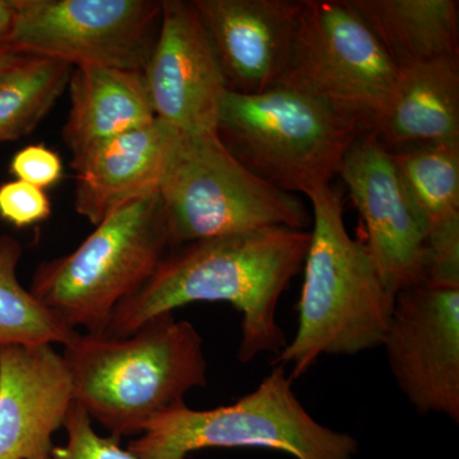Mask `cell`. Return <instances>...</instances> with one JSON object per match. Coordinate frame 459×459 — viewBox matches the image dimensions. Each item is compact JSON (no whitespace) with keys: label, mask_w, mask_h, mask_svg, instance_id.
Segmentation results:
<instances>
[{"label":"cell","mask_w":459,"mask_h":459,"mask_svg":"<svg viewBox=\"0 0 459 459\" xmlns=\"http://www.w3.org/2000/svg\"><path fill=\"white\" fill-rule=\"evenodd\" d=\"M74 403L71 374L53 346L0 347V459H50Z\"/></svg>","instance_id":"5bb4252c"},{"label":"cell","mask_w":459,"mask_h":459,"mask_svg":"<svg viewBox=\"0 0 459 459\" xmlns=\"http://www.w3.org/2000/svg\"><path fill=\"white\" fill-rule=\"evenodd\" d=\"M17 0H0V39L4 38L13 25Z\"/></svg>","instance_id":"d4e9b609"},{"label":"cell","mask_w":459,"mask_h":459,"mask_svg":"<svg viewBox=\"0 0 459 459\" xmlns=\"http://www.w3.org/2000/svg\"><path fill=\"white\" fill-rule=\"evenodd\" d=\"M51 204L44 189L25 181L13 180L0 186V219L27 228L49 219Z\"/></svg>","instance_id":"603a6c76"},{"label":"cell","mask_w":459,"mask_h":459,"mask_svg":"<svg viewBox=\"0 0 459 459\" xmlns=\"http://www.w3.org/2000/svg\"><path fill=\"white\" fill-rule=\"evenodd\" d=\"M21 256L22 247L16 238L0 237V347L65 346L80 332L68 327L21 285L17 277Z\"/></svg>","instance_id":"44dd1931"},{"label":"cell","mask_w":459,"mask_h":459,"mask_svg":"<svg viewBox=\"0 0 459 459\" xmlns=\"http://www.w3.org/2000/svg\"><path fill=\"white\" fill-rule=\"evenodd\" d=\"M169 247L157 192L115 211L74 252L42 262L30 291L68 327L104 334L115 309L151 279Z\"/></svg>","instance_id":"5b68a950"},{"label":"cell","mask_w":459,"mask_h":459,"mask_svg":"<svg viewBox=\"0 0 459 459\" xmlns=\"http://www.w3.org/2000/svg\"><path fill=\"white\" fill-rule=\"evenodd\" d=\"M367 226V247L392 295L427 283V231L391 153L373 134L349 151L340 174Z\"/></svg>","instance_id":"7c38bea8"},{"label":"cell","mask_w":459,"mask_h":459,"mask_svg":"<svg viewBox=\"0 0 459 459\" xmlns=\"http://www.w3.org/2000/svg\"><path fill=\"white\" fill-rule=\"evenodd\" d=\"M71 110L63 126V141L72 160L117 135L156 119L140 72L101 65H81L69 77Z\"/></svg>","instance_id":"e0dca14e"},{"label":"cell","mask_w":459,"mask_h":459,"mask_svg":"<svg viewBox=\"0 0 459 459\" xmlns=\"http://www.w3.org/2000/svg\"><path fill=\"white\" fill-rule=\"evenodd\" d=\"M217 135L259 179L289 195L332 186L360 129L300 91L279 86L255 95L228 91Z\"/></svg>","instance_id":"277c9868"},{"label":"cell","mask_w":459,"mask_h":459,"mask_svg":"<svg viewBox=\"0 0 459 459\" xmlns=\"http://www.w3.org/2000/svg\"><path fill=\"white\" fill-rule=\"evenodd\" d=\"M427 238L459 226V146L391 153Z\"/></svg>","instance_id":"d6986e66"},{"label":"cell","mask_w":459,"mask_h":459,"mask_svg":"<svg viewBox=\"0 0 459 459\" xmlns=\"http://www.w3.org/2000/svg\"><path fill=\"white\" fill-rule=\"evenodd\" d=\"M210 448H258L295 459H355L359 442L351 434L320 424L292 389L282 365L255 391L212 410L186 404L152 420L128 451L138 459H186Z\"/></svg>","instance_id":"8992f818"},{"label":"cell","mask_w":459,"mask_h":459,"mask_svg":"<svg viewBox=\"0 0 459 459\" xmlns=\"http://www.w3.org/2000/svg\"><path fill=\"white\" fill-rule=\"evenodd\" d=\"M144 81L157 119L181 134L217 133L225 75L193 2H161Z\"/></svg>","instance_id":"8fae6325"},{"label":"cell","mask_w":459,"mask_h":459,"mask_svg":"<svg viewBox=\"0 0 459 459\" xmlns=\"http://www.w3.org/2000/svg\"><path fill=\"white\" fill-rule=\"evenodd\" d=\"M74 66L25 56L0 74V143L31 133L68 87Z\"/></svg>","instance_id":"ffe728a7"},{"label":"cell","mask_w":459,"mask_h":459,"mask_svg":"<svg viewBox=\"0 0 459 459\" xmlns=\"http://www.w3.org/2000/svg\"><path fill=\"white\" fill-rule=\"evenodd\" d=\"M159 195L170 247L273 226L312 228L304 202L247 170L217 133H180Z\"/></svg>","instance_id":"52a82bcc"},{"label":"cell","mask_w":459,"mask_h":459,"mask_svg":"<svg viewBox=\"0 0 459 459\" xmlns=\"http://www.w3.org/2000/svg\"><path fill=\"white\" fill-rule=\"evenodd\" d=\"M309 230L273 226L175 247L155 273L115 309L108 336L124 337L148 320L195 303H228L241 314L238 360L277 356L287 344L277 305L303 271Z\"/></svg>","instance_id":"6da1fadb"},{"label":"cell","mask_w":459,"mask_h":459,"mask_svg":"<svg viewBox=\"0 0 459 459\" xmlns=\"http://www.w3.org/2000/svg\"><path fill=\"white\" fill-rule=\"evenodd\" d=\"M312 202L309 249L295 337L274 356L292 382L323 356H355L382 347L394 307L367 244L350 237L340 190L329 186Z\"/></svg>","instance_id":"3957f363"},{"label":"cell","mask_w":459,"mask_h":459,"mask_svg":"<svg viewBox=\"0 0 459 459\" xmlns=\"http://www.w3.org/2000/svg\"><path fill=\"white\" fill-rule=\"evenodd\" d=\"M63 162L56 151L44 144H31L18 151L11 162V172L17 180L36 188L56 186L63 177Z\"/></svg>","instance_id":"cb8c5ba5"},{"label":"cell","mask_w":459,"mask_h":459,"mask_svg":"<svg viewBox=\"0 0 459 459\" xmlns=\"http://www.w3.org/2000/svg\"><path fill=\"white\" fill-rule=\"evenodd\" d=\"M371 134L389 153L459 146V57L398 68L388 108Z\"/></svg>","instance_id":"2e32d148"},{"label":"cell","mask_w":459,"mask_h":459,"mask_svg":"<svg viewBox=\"0 0 459 459\" xmlns=\"http://www.w3.org/2000/svg\"><path fill=\"white\" fill-rule=\"evenodd\" d=\"M179 134L156 117L72 160L77 213L96 226L129 202L159 192Z\"/></svg>","instance_id":"9a60e30c"},{"label":"cell","mask_w":459,"mask_h":459,"mask_svg":"<svg viewBox=\"0 0 459 459\" xmlns=\"http://www.w3.org/2000/svg\"><path fill=\"white\" fill-rule=\"evenodd\" d=\"M398 66L349 0H303L280 84L322 102L371 134L388 108Z\"/></svg>","instance_id":"ba28073f"},{"label":"cell","mask_w":459,"mask_h":459,"mask_svg":"<svg viewBox=\"0 0 459 459\" xmlns=\"http://www.w3.org/2000/svg\"><path fill=\"white\" fill-rule=\"evenodd\" d=\"M382 347L416 412L458 425L459 289L422 283L398 292Z\"/></svg>","instance_id":"30bf717a"},{"label":"cell","mask_w":459,"mask_h":459,"mask_svg":"<svg viewBox=\"0 0 459 459\" xmlns=\"http://www.w3.org/2000/svg\"><path fill=\"white\" fill-rule=\"evenodd\" d=\"M398 68L458 56L457 0H349Z\"/></svg>","instance_id":"ac0fdd59"},{"label":"cell","mask_w":459,"mask_h":459,"mask_svg":"<svg viewBox=\"0 0 459 459\" xmlns=\"http://www.w3.org/2000/svg\"><path fill=\"white\" fill-rule=\"evenodd\" d=\"M232 92L279 86L291 59L303 0H193Z\"/></svg>","instance_id":"4fadbf2b"},{"label":"cell","mask_w":459,"mask_h":459,"mask_svg":"<svg viewBox=\"0 0 459 459\" xmlns=\"http://www.w3.org/2000/svg\"><path fill=\"white\" fill-rule=\"evenodd\" d=\"M155 0H17L2 41L22 56L143 74L160 23Z\"/></svg>","instance_id":"9c48e42d"},{"label":"cell","mask_w":459,"mask_h":459,"mask_svg":"<svg viewBox=\"0 0 459 459\" xmlns=\"http://www.w3.org/2000/svg\"><path fill=\"white\" fill-rule=\"evenodd\" d=\"M74 402L110 437H138L208 383L204 340L188 320L162 314L124 337L78 333L62 353Z\"/></svg>","instance_id":"7a4b0ae2"},{"label":"cell","mask_w":459,"mask_h":459,"mask_svg":"<svg viewBox=\"0 0 459 459\" xmlns=\"http://www.w3.org/2000/svg\"><path fill=\"white\" fill-rule=\"evenodd\" d=\"M66 440L54 446L50 459H138L120 446L117 437H101L92 427V420L80 404H72L65 427Z\"/></svg>","instance_id":"7402d4cb"},{"label":"cell","mask_w":459,"mask_h":459,"mask_svg":"<svg viewBox=\"0 0 459 459\" xmlns=\"http://www.w3.org/2000/svg\"><path fill=\"white\" fill-rule=\"evenodd\" d=\"M23 56H25L9 49L7 45L0 39V74H4V72L11 69L12 66L16 65L18 62L23 59Z\"/></svg>","instance_id":"484cf974"}]
</instances>
